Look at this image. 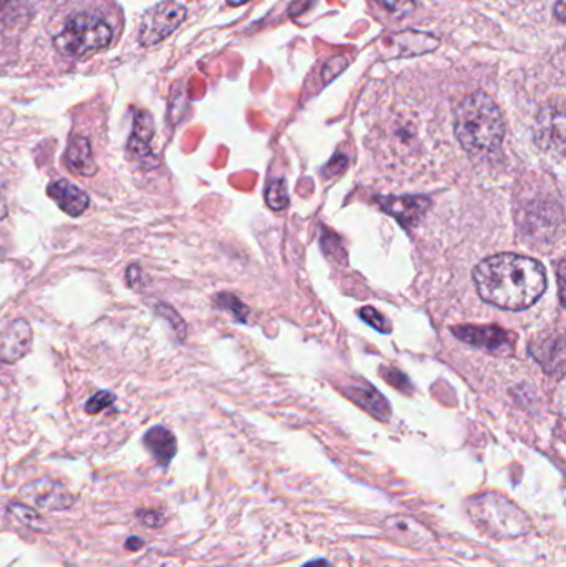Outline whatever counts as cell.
I'll list each match as a JSON object with an SVG mask.
<instances>
[{"label": "cell", "instance_id": "cell-10", "mask_svg": "<svg viewBox=\"0 0 566 567\" xmlns=\"http://www.w3.org/2000/svg\"><path fill=\"white\" fill-rule=\"evenodd\" d=\"M441 42L431 33L415 32V30H404L395 33L389 39V52L394 59L399 56H418L424 53L434 52L439 49Z\"/></svg>", "mask_w": 566, "mask_h": 567}, {"label": "cell", "instance_id": "cell-20", "mask_svg": "<svg viewBox=\"0 0 566 567\" xmlns=\"http://www.w3.org/2000/svg\"><path fill=\"white\" fill-rule=\"evenodd\" d=\"M381 3L389 12L394 13L395 17H404L415 9L414 0H375Z\"/></svg>", "mask_w": 566, "mask_h": 567}, {"label": "cell", "instance_id": "cell-25", "mask_svg": "<svg viewBox=\"0 0 566 567\" xmlns=\"http://www.w3.org/2000/svg\"><path fill=\"white\" fill-rule=\"evenodd\" d=\"M7 216V202L3 198L2 193H0V221Z\"/></svg>", "mask_w": 566, "mask_h": 567}, {"label": "cell", "instance_id": "cell-3", "mask_svg": "<svg viewBox=\"0 0 566 567\" xmlns=\"http://www.w3.org/2000/svg\"><path fill=\"white\" fill-rule=\"evenodd\" d=\"M472 522L495 539H512L531 532V519L501 493L487 492L469 502Z\"/></svg>", "mask_w": 566, "mask_h": 567}, {"label": "cell", "instance_id": "cell-17", "mask_svg": "<svg viewBox=\"0 0 566 567\" xmlns=\"http://www.w3.org/2000/svg\"><path fill=\"white\" fill-rule=\"evenodd\" d=\"M266 202H268L269 208L275 209V212H282V209L288 208L289 196L285 179H278L269 186L268 193H266Z\"/></svg>", "mask_w": 566, "mask_h": 567}, {"label": "cell", "instance_id": "cell-22", "mask_svg": "<svg viewBox=\"0 0 566 567\" xmlns=\"http://www.w3.org/2000/svg\"><path fill=\"white\" fill-rule=\"evenodd\" d=\"M348 66V60L344 56H335V59L329 60L328 65L325 69V80L329 82V80L336 79L342 70Z\"/></svg>", "mask_w": 566, "mask_h": 567}, {"label": "cell", "instance_id": "cell-15", "mask_svg": "<svg viewBox=\"0 0 566 567\" xmlns=\"http://www.w3.org/2000/svg\"><path fill=\"white\" fill-rule=\"evenodd\" d=\"M145 446L159 465L166 466L176 455V439L165 426H153L145 435Z\"/></svg>", "mask_w": 566, "mask_h": 567}, {"label": "cell", "instance_id": "cell-14", "mask_svg": "<svg viewBox=\"0 0 566 567\" xmlns=\"http://www.w3.org/2000/svg\"><path fill=\"white\" fill-rule=\"evenodd\" d=\"M155 133L152 116L145 112H138L133 123L132 136H130L128 148L130 152L135 153L140 159L148 162L152 158V138Z\"/></svg>", "mask_w": 566, "mask_h": 567}, {"label": "cell", "instance_id": "cell-21", "mask_svg": "<svg viewBox=\"0 0 566 567\" xmlns=\"http://www.w3.org/2000/svg\"><path fill=\"white\" fill-rule=\"evenodd\" d=\"M361 317L366 320V322L371 323L375 329L381 330V332L388 333L391 330V327L385 326L388 320L381 316V313L375 312L372 307H366V309L361 310Z\"/></svg>", "mask_w": 566, "mask_h": 567}, {"label": "cell", "instance_id": "cell-18", "mask_svg": "<svg viewBox=\"0 0 566 567\" xmlns=\"http://www.w3.org/2000/svg\"><path fill=\"white\" fill-rule=\"evenodd\" d=\"M113 400H115V396L110 392H105V390H103V392L95 393V395L86 402V413H90V415H96V413L109 409V406L112 405Z\"/></svg>", "mask_w": 566, "mask_h": 567}, {"label": "cell", "instance_id": "cell-16", "mask_svg": "<svg viewBox=\"0 0 566 567\" xmlns=\"http://www.w3.org/2000/svg\"><path fill=\"white\" fill-rule=\"evenodd\" d=\"M354 392H352V399L359 403V405L364 406L371 415H374L375 419L388 420L389 415H391V409H389L388 400L384 396L379 395L372 386H354Z\"/></svg>", "mask_w": 566, "mask_h": 567}, {"label": "cell", "instance_id": "cell-2", "mask_svg": "<svg viewBox=\"0 0 566 567\" xmlns=\"http://www.w3.org/2000/svg\"><path fill=\"white\" fill-rule=\"evenodd\" d=\"M455 135L467 152H495L505 138V122L497 103L485 92L465 96L455 110Z\"/></svg>", "mask_w": 566, "mask_h": 567}, {"label": "cell", "instance_id": "cell-23", "mask_svg": "<svg viewBox=\"0 0 566 567\" xmlns=\"http://www.w3.org/2000/svg\"><path fill=\"white\" fill-rule=\"evenodd\" d=\"M163 515H159V513H145V515L142 516L143 523H146L148 526H162L163 523H165V519L162 518Z\"/></svg>", "mask_w": 566, "mask_h": 567}, {"label": "cell", "instance_id": "cell-26", "mask_svg": "<svg viewBox=\"0 0 566 567\" xmlns=\"http://www.w3.org/2000/svg\"><path fill=\"white\" fill-rule=\"evenodd\" d=\"M302 567H331V565L326 559H316V561L308 563Z\"/></svg>", "mask_w": 566, "mask_h": 567}, {"label": "cell", "instance_id": "cell-4", "mask_svg": "<svg viewBox=\"0 0 566 567\" xmlns=\"http://www.w3.org/2000/svg\"><path fill=\"white\" fill-rule=\"evenodd\" d=\"M112 42L109 22L90 13L73 17L56 35L55 47L69 56H82L105 49Z\"/></svg>", "mask_w": 566, "mask_h": 567}, {"label": "cell", "instance_id": "cell-7", "mask_svg": "<svg viewBox=\"0 0 566 567\" xmlns=\"http://www.w3.org/2000/svg\"><path fill=\"white\" fill-rule=\"evenodd\" d=\"M455 336L471 346L492 353H511L514 350L515 336L501 327H459Z\"/></svg>", "mask_w": 566, "mask_h": 567}, {"label": "cell", "instance_id": "cell-24", "mask_svg": "<svg viewBox=\"0 0 566 567\" xmlns=\"http://www.w3.org/2000/svg\"><path fill=\"white\" fill-rule=\"evenodd\" d=\"M557 17L562 23L565 22V0H558L557 2Z\"/></svg>", "mask_w": 566, "mask_h": 567}, {"label": "cell", "instance_id": "cell-6", "mask_svg": "<svg viewBox=\"0 0 566 567\" xmlns=\"http://www.w3.org/2000/svg\"><path fill=\"white\" fill-rule=\"evenodd\" d=\"M20 496L35 508L47 509V512H62L73 503L69 489L52 480H37L23 486Z\"/></svg>", "mask_w": 566, "mask_h": 567}, {"label": "cell", "instance_id": "cell-13", "mask_svg": "<svg viewBox=\"0 0 566 567\" xmlns=\"http://www.w3.org/2000/svg\"><path fill=\"white\" fill-rule=\"evenodd\" d=\"M532 353L535 359L545 367L550 373H564L565 367V347L562 337H548V339L538 340L532 347Z\"/></svg>", "mask_w": 566, "mask_h": 567}, {"label": "cell", "instance_id": "cell-9", "mask_svg": "<svg viewBox=\"0 0 566 567\" xmlns=\"http://www.w3.org/2000/svg\"><path fill=\"white\" fill-rule=\"evenodd\" d=\"M47 195L60 209L72 218H79L89 209L90 196L69 179H53L47 186Z\"/></svg>", "mask_w": 566, "mask_h": 567}, {"label": "cell", "instance_id": "cell-27", "mask_svg": "<svg viewBox=\"0 0 566 567\" xmlns=\"http://www.w3.org/2000/svg\"><path fill=\"white\" fill-rule=\"evenodd\" d=\"M246 2H249V0H228L229 6H233V7H239Z\"/></svg>", "mask_w": 566, "mask_h": 567}, {"label": "cell", "instance_id": "cell-1", "mask_svg": "<svg viewBox=\"0 0 566 567\" xmlns=\"http://www.w3.org/2000/svg\"><path fill=\"white\" fill-rule=\"evenodd\" d=\"M474 281L485 302L505 310L534 306L547 289L544 266L517 255H498L475 268Z\"/></svg>", "mask_w": 566, "mask_h": 567}, {"label": "cell", "instance_id": "cell-5", "mask_svg": "<svg viewBox=\"0 0 566 567\" xmlns=\"http://www.w3.org/2000/svg\"><path fill=\"white\" fill-rule=\"evenodd\" d=\"M186 13V7L178 2H163L153 7L145 13L140 25V43L152 47L162 42L182 25Z\"/></svg>", "mask_w": 566, "mask_h": 567}, {"label": "cell", "instance_id": "cell-8", "mask_svg": "<svg viewBox=\"0 0 566 567\" xmlns=\"http://www.w3.org/2000/svg\"><path fill=\"white\" fill-rule=\"evenodd\" d=\"M32 347V327L27 320L17 319L0 332V360L16 363L30 352Z\"/></svg>", "mask_w": 566, "mask_h": 567}, {"label": "cell", "instance_id": "cell-11", "mask_svg": "<svg viewBox=\"0 0 566 567\" xmlns=\"http://www.w3.org/2000/svg\"><path fill=\"white\" fill-rule=\"evenodd\" d=\"M379 205L389 215L394 216L402 225L412 228L418 225L419 219L424 216L425 209L429 208V202L424 198H395V196H388V198H379Z\"/></svg>", "mask_w": 566, "mask_h": 567}, {"label": "cell", "instance_id": "cell-12", "mask_svg": "<svg viewBox=\"0 0 566 567\" xmlns=\"http://www.w3.org/2000/svg\"><path fill=\"white\" fill-rule=\"evenodd\" d=\"M65 165L73 175H95L96 166L92 158V148H90L89 140L83 138V136L70 138L65 152Z\"/></svg>", "mask_w": 566, "mask_h": 567}, {"label": "cell", "instance_id": "cell-19", "mask_svg": "<svg viewBox=\"0 0 566 567\" xmlns=\"http://www.w3.org/2000/svg\"><path fill=\"white\" fill-rule=\"evenodd\" d=\"M216 302H218L223 309L229 310L238 320H245L246 313H248V309H246L236 297L229 296V293H222V296H218V299H216Z\"/></svg>", "mask_w": 566, "mask_h": 567}]
</instances>
